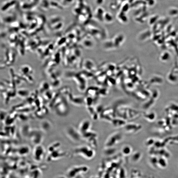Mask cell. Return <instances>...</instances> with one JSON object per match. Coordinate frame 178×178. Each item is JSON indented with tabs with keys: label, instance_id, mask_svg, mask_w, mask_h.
Instances as JSON below:
<instances>
[{
	"label": "cell",
	"instance_id": "6da1fadb",
	"mask_svg": "<svg viewBox=\"0 0 178 178\" xmlns=\"http://www.w3.org/2000/svg\"><path fill=\"white\" fill-rule=\"evenodd\" d=\"M74 154L87 160H92L95 156V149L88 145H81L76 147L74 150Z\"/></svg>",
	"mask_w": 178,
	"mask_h": 178
},
{
	"label": "cell",
	"instance_id": "7a4b0ae2",
	"mask_svg": "<svg viewBox=\"0 0 178 178\" xmlns=\"http://www.w3.org/2000/svg\"><path fill=\"white\" fill-rule=\"evenodd\" d=\"M90 170V168L87 165L73 166L68 170L67 173V176L71 178L83 177V176L87 173Z\"/></svg>",
	"mask_w": 178,
	"mask_h": 178
},
{
	"label": "cell",
	"instance_id": "3957f363",
	"mask_svg": "<svg viewBox=\"0 0 178 178\" xmlns=\"http://www.w3.org/2000/svg\"><path fill=\"white\" fill-rule=\"evenodd\" d=\"M53 106L55 113L59 116L64 117L68 113V107L67 104L60 97H58V100H55Z\"/></svg>",
	"mask_w": 178,
	"mask_h": 178
},
{
	"label": "cell",
	"instance_id": "277c9868",
	"mask_svg": "<svg viewBox=\"0 0 178 178\" xmlns=\"http://www.w3.org/2000/svg\"><path fill=\"white\" fill-rule=\"evenodd\" d=\"M65 132L68 138L74 143H79L83 140L82 135L78 129H77L72 125H69L66 127Z\"/></svg>",
	"mask_w": 178,
	"mask_h": 178
},
{
	"label": "cell",
	"instance_id": "5b68a950",
	"mask_svg": "<svg viewBox=\"0 0 178 178\" xmlns=\"http://www.w3.org/2000/svg\"><path fill=\"white\" fill-rule=\"evenodd\" d=\"M124 138L123 134L116 132L110 134L106 140L104 144V147H114L122 141Z\"/></svg>",
	"mask_w": 178,
	"mask_h": 178
},
{
	"label": "cell",
	"instance_id": "8992f818",
	"mask_svg": "<svg viewBox=\"0 0 178 178\" xmlns=\"http://www.w3.org/2000/svg\"><path fill=\"white\" fill-rule=\"evenodd\" d=\"M83 140L86 141L88 145L94 149L98 146V135L97 133L91 130L82 134Z\"/></svg>",
	"mask_w": 178,
	"mask_h": 178
},
{
	"label": "cell",
	"instance_id": "52a82bcc",
	"mask_svg": "<svg viewBox=\"0 0 178 178\" xmlns=\"http://www.w3.org/2000/svg\"><path fill=\"white\" fill-rule=\"evenodd\" d=\"M45 149L41 144L35 145L32 152L33 159L38 162L41 161L45 156Z\"/></svg>",
	"mask_w": 178,
	"mask_h": 178
},
{
	"label": "cell",
	"instance_id": "ba28073f",
	"mask_svg": "<svg viewBox=\"0 0 178 178\" xmlns=\"http://www.w3.org/2000/svg\"><path fill=\"white\" fill-rule=\"evenodd\" d=\"M42 132L41 130H32L29 134L30 140L35 146L41 144L43 140Z\"/></svg>",
	"mask_w": 178,
	"mask_h": 178
},
{
	"label": "cell",
	"instance_id": "9c48e42d",
	"mask_svg": "<svg viewBox=\"0 0 178 178\" xmlns=\"http://www.w3.org/2000/svg\"><path fill=\"white\" fill-rule=\"evenodd\" d=\"M47 158V161H51L57 160L65 157L66 155L65 151L58 149L49 153Z\"/></svg>",
	"mask_w": 178,
	"mask_h": 178
},
{
	"label": "cell",
	"instance_id": "30bf717a",
	"mask_svg": "<svg viewBox=\"0 0 178 178\" xmlns=\"http://www.w3.org/2000/svg\"><path fill=\"white\" fill-rule=\"evenodd\" d=\"M116 117V113L112 110H107L102 112L100 115L99 118L103 121L111 123L114 119Z\"/></svg>",
	"mask_w": 178,
	"mask_h": 178
},
{
	"label": "cell",
	"instance_id": "8fae6325",
	"mask_svg": "<svg viewBox=\"0 0 178 178\" xmlns=\"http://www.w3.org/2000/svg\"><path fill=\"white\" fill-rule=\"evenodd\" d=\"M92 127L91 122L88 119L84 120L81 122L78 127V130L81 135L91 130Z\"/></svg>",
	"mask_w": 178,
	"mask_h": 178
},
{
	"label": "cell",
	"instance_id": "7c38bea8",
	"mask_svg": "<svg viewBox=\"0 0 178 178\" xmlns=\"http://www.w3.org/2000/svg\"><path fill=\"white\" fill-rule=\"evenodd\" d=\"M127 121L123 118L116 117L114 119L111 124L115 128H122L127 123Z\"/></svg>",
	"mask_w": 178,
	"mask_h": 178
},
{
	"label": "cell",
	"instance_id": "4fadbf2b",
	"mask_svg": "<svg viewBox=\"0 0 178 178\" xmlns=\"http://www.w3.org/2000/svg\"><path fill=\"white\" fill-rule=\"evenodd\" d=\"M117 151V148L115 147H104L103 151V154L106 157H113L116 154Z\"/></svg>",
	"mask_w": 178,
	"mask_h": 178
},
{
	"label": "cell",
	"instance_id": "5bb4252c",
	"mask_svg": "<svg viewBox=\"0 0 178 178\" xmlns=\"http://www.w3.org/2000/svg\"><path fill=\"white\" fill-rule=\"evenodd\" d=\"M51 127V122L49 121L44 120L41 122L40 125L41 130L43 132H47L49 131Z\"/></svg>",
	"mask_w": 178,
	"mask_h": 178
},
{
	"label": "cell",
	"instance_id": "9a60e30c",
	"mask_svg": "<svg viewBox=\"0 0 178 178\" xmlns=\"http://www.w3.org/2000/svg\"><path fill=\"white\" fill-rule=\"evenodd\" d=\"M137 127V125L135 124L127 123L122 129L125 133L131 134L136 132Z\"/></svg>",
	"mask_w": 178,
	"mask_h": 178
},
{
	"label": "cell",
	"instance_id": "2e32d148",
	"mask_svg": "<svg viewBox=\"0 0 178 178\" xmlns=\"http://www.w3.org/2000/svg\"><path fill=\"white\" fill-rule=\"evenodd\" d=\"M132 151V147L128 145H124L121 148V154L124 157L128 156L131 154Z\"/></svg>",
	"mask_w": 178,
	"mask_h": 178
},
{
	"label": "cell",
	"instance_id": "e0dca14e",
	"mask_svg": "<svg viewBox=\"0 0 178 178\" xmlns=\"http://www.w3.org/2000/svg\"><path fill=\"white\" fill-rule=\"evenodd\" d=\"M61 144L59 142H55L50 145L48 148V153H50L55 150L59 149Z\"/></svg>",
	"mask_w": 178,
	"mask_h": 178
},
{
	"label": "cell",
	"instance_id": "ac0fdd59",
	"mask_svg": "<svg viewBox=\"0 0 178 178\" xmlns=\"http://www.w3.org/2000/svg\"><path fill=\"white\" fill-rule=\"evenodd\" d=\"M30 149L29 147L27 146H22L18 149V153L20 155H25L28 154L29 152Z\"/></svg>",
	"mask_w": 178,
	"mask_h": 178
},
{
	"label": "cell",
	"instance_id": "d6986e66",
	"mask_svg": "<svg viewBox=\"0 0 178 178\" xmlns=\"http://www.w3.org/2000/svg\"><path fill=\"white\" fill-rule=\"evenodd\" d=\"M17 93L18 96L20 97L25 98L27 97L29 94V92L27 90H21L18 91Z\"/></svg>",
	"mask_w": 178,
	"mask_h": 178
}]
</instances>
